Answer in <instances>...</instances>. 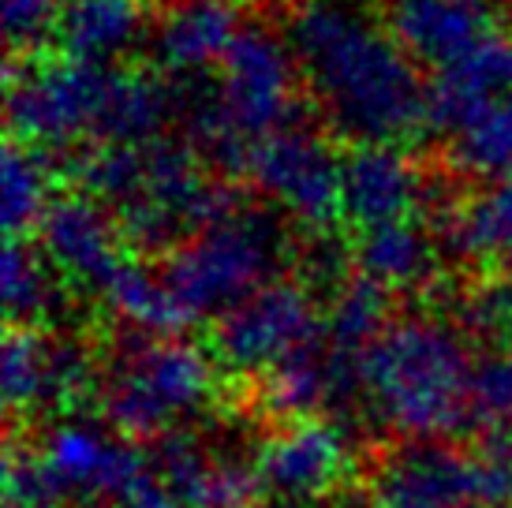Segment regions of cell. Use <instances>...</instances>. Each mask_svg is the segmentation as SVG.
<instances>
[{"label":"cell","mask_w":512,"mask_h":508,"mask_svg":"<svg viewBox=\"0 0 512 508\" xmlns=\"http://www.w3.org/2000/svg\"><path fill=\"white\" fill-rule=\"evenodd\" d=\"M288 45L326 124L348 142H404L430 124L419 60L363 0H299Z\"/></svg>","instance_id":"6da1fadb"},{"label":"cell","mask_w":512,"mask_h":508,"mask_svg":"<svg viewBox=\"0 0 512 508\" xmlns=\"http://www.w3.org/2000/svg\"><path fill=\"white\" fill-rule=\"evenodd\" d=\"M475 370L460 329L400 318L359 359V396L385 430L438 441L475 419Z\"/></svg>","instance_id":"7a4b0ae2"},{"label":"cell","mask_w":512,"mask_h":508,"mask_svg":"<svg viewBox=\"0 0 512 508\" xmlns=\"http://www.w3.org/2000/svg\"><path fill=\"white\" fill-rule=\"evenodd\" d=\"M299 83L303 75L288 34L247 23L221 60L217 86L176 94V116H184L202 150H210L228 169H243L251 142L292 124Z\"/></svg>","instance_id":"3957f363"},{"label":"cell","mask_w":512,"mask_h":508,"mask_svg":"<svg viewBox=\"0 0 512 508\" xmlns=\"http://www.w3.org/2000/svg\"><path fill=\"white\" fill-rule=\"evenodd\" d=\"M288 258L281 221L262 210H236L210 221L165 254L161 281L169 284L187 325L221 318L258 288L277 281Z\"/></svg>","instance_id":"277c9868"},{"label":"cell","mask_w":512,"mask_h":508,"mask_svg":"<svg viewBox=\"0 0 512 508\" xmlns=\"http://www.w3.org/2000/svg\"><path fill=\"white\" fill-rule=\"evenodd\" d=\"M146 467L150 460L113 426L64 419L49 426L38 449H8L4 494L8 508H109Z\"/></svg>","instance_id":"5b68a950"},{"label":"cell","mask_w":512,"mask_h":508,"mask_svg":"<svg viewBox=\"0 0 512 508\" xmlns=\"http://www.w3.org/2000/svg\"><path fill=\"white\" fill-rule=\"evenodd\" d=\"M206 348L180 333L135 337L116 352L101 378V415L124 438L157 441L176 426L210 408L217 370Z\"/></svg>","instance_id":"8992f818"},{"label":"cell","mask_w":512,"mask_h":508,"mask_svg":"<svg viewBox=\"0 0 512 508\" xmlns=\"http://www.w3.org/2000/svg\"><path fill=\"white\" fill-rule=\"evenodd\" d=\"M120 68L86 57L27 60L8 68V127L19 142L60 150L83 139L101 142L113 113Z\"/></svg>","instance_id":"52a82bcc"},{"label":"cell","mask_w":512,"mask_h":508,"mask_svg":"<svg viewBox=\"0 0 512 508\" xmlns=\"http://www.w3.org/2000/svg\"><path fill=\"white\" fill-rule=\"evenodd\" d=\"M512 505V456L412 441L385 456L370 482V508H505Z\"/></svg>","instance_id":"ba28073f"},{"label":"cell","mask_w":512,"mask_h":508,"mask_svg":"<svg viewBox=\"0 0 512 508\" xmlns=\"http://www.w3.org/2000/svg\"><path fill=\"white\" fill-rule=\"evenodd\" d=\"M236 206L240 195L221 180H210L195 150L154 139L146 142L143 187L124 206H116V221L128 243L169 254L176 243H184Z\"/></svg>","instance_id":"9c48e42d"},{"label":"cell","mask_w":512,"mask_h":508,"mask_svg":"<svg viewBox=\"0 0 512 508\" xmlns=\"http://www.w3.org/2000/svg\"><path fill=\"white\" fill-rule=\"evenodd\" d=\"M243 172L251 184L285 210L307 232H329L341 213V172L344 157L333 154L329 139L314 127L285 124L251 142L243 157Z\"/></svg>","instance_id":"30bf717a"},{"label":"cell","mask_w":512,"mask_h":508,"mask_svg":"<svg viewBox=\"0 0 512 508\" xmlns=\"http://www.w3.org/2000/svg\"><path fill=\"white\" fill-rule=\"evenodd\" d=\"M322 314L307 284L273 281L217 318L214 355L232 374L262 378L281 359L322 340Z\"/></svg>","instance_id":"8fae6325"},{"label":"cell","mask_w":512,"mask_h":508,"mask_svg":"<svg viewBox=\"0 0 512 508\" xmlns=\"http://www.w3.org/2000/svg\"><path fill=\"white\" fill-rule=\"evenodd\" d=\"M352 464H356V449L344 426L322 415L285 419V426L273 430L255 452V467L266 494H273L277 501H299V505L337 494Z\"/></svg>","instance_id":"7c38bea8"},{"label":"cell","mask_w":512,"mask_h":508,"mask_svg":"<svg viewBox=\"0 0 512 508\" xmlns=\"http://www.w3.org/2000/svg\"><path fill=\"white\" fill-rule=\"evenodd\" d=\"M0 389L12 415L57 411L94 389L90 352L75 340H57L38 325H12L0 352Z\"/></svg>","instance_id":"4fadbf2b"},{"label":"cell","mask_w":512,"mask_h":508,"mask_svg":"<svg viewBox=\"0 0 512 508\" xmlns=\"http://www.w3.org/2000/svg\"><path fill=\"white\" fill-rule=\"evenodd\" d=\"M38 236H42V254L57 266L60 277L98 288V292L124 262L120 221L105 213L101 198L86 191L53 198V206L45 210L38 225Z\"/></svg>","instance_id":"5bb4252c"},{"label":"cell","mask_w":512,"mask_h":508,"mask_svg":"<svg viewBox=\"0 0 512 508\" xmlns=\"http://www.w3.org/2000/svg\"><path fill=\"white\" fill-rule=\"evenodd\" d=\"M423 198V172L400 142H356L344 157L341 213L359 228L412 217Z\"/></svg>","instance_id":"9a60e30c"},{"label":"cell","mask_w":512,"mask_h":508,"mask_svg":"<svg viewBox=\"0 0 512 508\" xmlns=\"http://www.w3.org/2000/svg\"><path fill=\"white\" fill-rule=\"evenodd\" d=\"M243 0H180L154 27V60L172 79H199L243 34Z\"/></svg>","instance_id":"2e32d148"},{"label":"cell","mask_w":512,"mask_h":508,"mask_svg":"<svg viewBox=\"0 0 512 508\" xmlns=\"http://www.w3.org/2000/svg\"><path fill=\"white\" fill-rule=\"evenodd\" d=\"M359 393V359L341 355L329 340L281 359L262 374V404L277 419H303L341 408Z\"/></svg>","instance_id":"e0dca14e"},{"label":"cell","mask_w":512,"mask_h":508,"mask_svg":"<svg viewBox=\"0 0 512 508\" xmlns=\"http://www.w3.org/2000/svg\"><path fill=\"white\" fill-rule=\"evenodd\" d=\"M512 94V34H486L468 57L434 71L430 83V127L453 135L486 105Z\"/></svg>","instance_id":"ac0fdd59"},{"label":"cell","mask_w":512,"mask_h":508,"mask_svg":"<svg viewBox=\"0 0 512 508\" xmlns=\"http://www.w3.org/2000/svg\"><path fill=\"white\" fill-rule=\"evenodd\" d=\"M385 23L419 64L434 71L468 57L486 34H494L490 12L479 0H393Z\"/></svg>","instance_id":"d6986e66"},{"label":"cell","mask_w":512,"mask_h":508,"mask_svg":"<svg viewBox=\"0 0 512 508\" xmlns=\"http://www.w3.org/2000/svg\"><path fill=\"white\" fill-rule=\"evenodd\" d=\"M445 251L464 262H490L512 281V176L490 180L441 221Z\"/></svg>","instance_id":"ffe728a7"},{"label":"cell","mask_w":512,"mask_h":508,"mask_svg":"<svg viewBox=\"0 0 512 508\" xmlns=\"http://www.w3.org/2000/svg\"><path fill=\"white\" fill-rule=\"evenodd\" d=\"M57 34L64 53L113 64L143 42L146 0H68Z\"/></svg>","instance_id":"44dd1931"},{"label":"cell","mask_w":512,"mask_h":508,"mask_svg":"<svg viewBox=\"0 0 512 508\" xmlns=\"http://www.w3.org/2000/svg\"><path fill=\"white\" fill-rule=\"evenodd\" d=\"M356 269L389 292H412L438 273V243L412 217L363 228L356 243Z\"/></svg>","instance_id":"7402d4cb"},{"label":"cell","mask_w":512,"mask_h":508,"mask_svg":"<svg viewBox=\"0 0 512 508\" xmlns=\"http://www.w3.org/2000/svg\"><path fill=\"white\" fill-rule=\"evenodd\" d=\"M101 296L128 325L150 337H169V333H184L187 318L180 303L172 299L169 284L161 281V273H150L139 262H120L116 273L101 284Z\"/></svg>","instance_id":"603a6c76"},{"label":"cell","mask_w":512,"mask_h":508,"mask_svg":"<svg viewBox=\"0 0 512 508\" xmlns=\"http://www.w3.org/2000/svg\"><path fill=\"white\" fill-rule=\"evenodd\" d=\"M53 169L45 161V150L15 139L4 150L0 169V217L8 236H27L42 225L45 210L53 206Z\"/></svg>","instance_id":"cb8c5ba5"},{"label":"cell","mask_w":512,"mask_h":508,"mask_svg":"<svg viewBox=\"0 0 512 508\" xmlns=\"http://www.w3.org/2000/svg\"><path fill=\"white\" fill-rule=\"evenodd\" d=\"M53 262L38 254L23 236H8L0 258V292L12 325H42L60 307V284L53 277Z\"/></svg>","instance_id":"d4e9b609"},{"label":"cell","mask_w":512,"mask_h":508,"mask_svg":"<svg viewBox=\"0 0 512 508\" xmlns=\"http://www.w3.org/2000/svg\"><path fill=\"white\" fill-rule=\"evenodd\" d=\"M389 329V288L370 277H352L337 284L326 314V337L348 359H363L374 340Z\"/></svg>","instance_id":"484cf974"},{"label":"cell","mask_w":512,"mask_h":508,"mask_svg":"<svg viewBox=\"0 0 512 508\" xmlns=\"http://www.w3.org/2000/svg\"><path fill=\"white\" fill-rule=\"evenodd\" d=\"M456 169L471 172L479 180H505L512 176V94L486 105L453 135Z\"/></svg>","instance_id":"4316f807"},{"label":"cell","mask_w":512,"mask_h":508,"mask_svg":"<svg viewBox=\"0 0 512 508\" xmlns=\"http://www.w3.org/2000/svg\"><path fill=\"white\" fill-rule=\"evenodd\" d=\"M262 490L266 486H262L255 460L214 452L195 490L187 494V508H258Z\"/></svg>","instance_id":"83f0119b"},{"label":"cell","mask_w":512,"mask_h":508,"mask_svg":"<svg viewBox=\"0 0 512 508\" xmlns=\"http://www.w3.org/2000/svg\"><path fill=\"white\" fill-rule=\"evenodd\" d=\"M475 423L512 445V340L475 370Z\"/></svg>","instance_id":"f1b7e54d"},{"label":"cell","mask_w":512,"mask_h":508,"mask_svg":"<svg viewBox=\"0 0 512 508\" xmlns=\"http://www.w3.org/2000/svg\"><path fill=\"white\" fill-rule=\"evenodd\" d=\"M464 322L471 325V333L512 340V281L509 277L475 288V292L464 299Z\"/></svg>","instance_id":"f546056e"},{"label":"cell","mask_w":512,"mask_h":508,"mask_svg":"<svg viewBox=\"0 0 512 508\" xmlns=\"http://www.w3.org/2000/svg\"><path fill=\"white\" fill-rule=\"evenodd\" d=\"M68 0H4V30L12 45H34L49 27H57Z\"/></svg>","instance_id":"4dcf8cb0"},{"label":"cell","mask_w":512,"mask_h":508,"mask_svg":"<svg viewBox=\"0 0 512 508\" xmlns=\"http://www.w3.org/2000/svg\"><path fill=\"white\" fill-rule=\"evenodd\" d=\"M109 508H187V505H184V497L176 494L154 467H146L143 475L131 479L128 490L116 497Z\"/></svg>","instance_id":"1f68e13d"},{"label":"cell","mask_w":512,"mask_h":508,"mask_svg":"<svg viewBox=\"0 0 512 508\" xmlns=\"http://www.w3.org/2000/svg\"><path fill=\"white\" fill-rule=\"evenodd\" d=\"M277 508H322L318 501H311V505H299V501H281Z\"/></svg>","instance_id":"d6a6232c"},{"label":"cell","mask_w":512,"mask_h":508,"mask_svg":"<svg viewBox=\"0 0 512 508\" xmlns=\"http://www.w3.org/2000/svg\"><path fill=\"white\" fill-rule=\"evenodd\" d=\"M146 4H165V8H172V4H180V0H146Z\"/></svg>","instance_id":"836d02e7"}]
</instances>
